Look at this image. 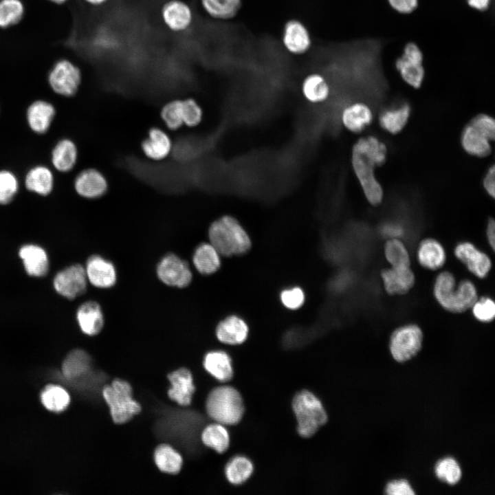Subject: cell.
<instances>
[{
  "label": "cell",
  "mask_w": 495,
  "mask_h": 495,
  "mask_svg": "<svg viewBox=\"0 0 495 495\" xmlns=\"http://www.w3.org/2000/svg\"><path fill=\"white\" fill-rule=\"evenodd\" d=\"M87 280L98 288H109L116 281V271L113 265L100 256L89 257L85 268Z\"/></svg>",
  "instance_id": "19"
},
{
  "label": "cell",
  "mask_w": 495,
  "mask_h": 495,
  "mask_svg": "<svg viewBox=\"0 0 495 495\" xmlns=\"http://www.w3.org/2000/svg\"><path fill=\"white\" fill-rule=\"evenodd\" d=\"M468 3L472 8L484 11L489 7L490 0H468Z\"/></svg>",
  "instance_id": "53"
},
{
  "label": "cell",
  "mask_w": 495,
  "mask_h": 495,
  "mask_svg": "<svg viewBox=\"0 0 495 495\" xmlns=\"http://www.w3.org/2000/svg\"><path fill=\"white\" fill-rule=\"evenodd\" d=\"M417 261L424 268L437 270L441 268L446 261L443 246L437 240L427 238L422 240L417 248Z\"/></svg>",
  "instance_id": "23"
},
{
  "label": "cell",
  "mask_w": 495,
  "mask_h": 495,
  "mask_svg": "<svg viewBox=\"0 0 495 495\" xmlns=\"http://www.w3.org/2000/svg\"><path fill=\"white\" fill-rule=\"evenodd\" d=\"M390 5L399 12L410 13L418 4V0H388Z\"/></svg>",
  "instance_id": "50"
},
{
  "label": "cell",
  "mask_w": 495,
  "mask_h": 495,
  "mask_svg": "<svg viewBox=\"0 0 495 495\" xmlns=\"http://www.w3.org/2000/svg\"><path fill=\"white\" fill-rule=\"evenodd\" d=\"M159 278L166 285L184 287L192 280V273L188 263L175 254L165 256L157 267Z\"/></svg>",
  "instance_id": "11"
},
{
  "label": "cell",
  "mask_w": 495,
  "mask_h": 495,
  "mask_svg": "<svg viewBox=\"0 0 495 495\" xmlns=\"http://www.w3.org/2000/svg\"><path fill=\"white\" fill-rule=\"evenodd\" d=\"M205 370L217 380L225 382L233 376L230 357L224 351H213L207 353L204 358Z\"/></svg>",
  "instance_id": "28"
},
{
  "label": "cell",
  "mask_w": 495,
  "mask_h": 495,
  "mask_svg": "<svg viewBox=\"0 0 495 495\" xmlns=\"http://www.w3.org/2000/svg\"><path fill=\"white\" fill-rule=\"evenodd\" d=\"M388 495H413L415 492L406 479L394 480L389 482L385 489Z\"/></svg>",
  "instance_id": "49"
},
{
  "label": "cell",
  "mask_w": 495,
  "mask_h": 495,
  "mask_svg": "<svg viewBox=\"0 0 495 495\" xmlns=\"http://www.w3.org/2000/svg\"><path fill=\"white\" fill-rule=\"evenodd\" d=\"M102 394L115 424L129 421L142 410L141 405L133 397L131 384L125 380H113L104 386Z\"/></svg>",
  "instance_id": "4"
},
{
  "label": "cell",
  "mask_w": 495,
  "mask_h": 495,
  "mask_svg": "<svg viewBox=\"0 0 495 495\" xmlns=\"http://www.w3.org/2000/svg\"><path fill=\"white\" fill-rule=\"evenodd\" d=\"M26 188L41 195L49 194L53 186V177L50 170L44 166H37L29 171L25 178Z\"/></svg>",
  "instance_id": "36"
},
{
  "label": "cell",
  "mask_w": 495,
  "mask_h": 495,
  "mask_svg": "<svg viewBox=\"0 0 495 495\" xmlns=\"http://www.w3.org/2000/svg\"><path fill=\"white\" fill-rule=\"evenodd\" d=\"M454 253L456 258L478 278H485L492 268L490 257L470 242L459 243L455 247Z\"/></svg>",
  "instance_id": "13"
},
{
  "label": "cell",
  "mask_w": 495,
  "mask_h": 495,
  "mask_svg": "<svg viewBox=\"0 0 495 495\" xmlns=\"http://www.w3.org/2000/svg\"><path fill=\"white\" fill-rule=\"evenodd\" d=\"M204 11L211 17L227 20L234 17L241 6V0H201Z\"/></svg>",
  "instance_id": "35"
},
{
  "label": "cell",
  "mask_w": 495,
  "mask_h": 495,
  "mask_svg": "<svg viewBox=\"0 0 495 495\" xmlns=\"http://www.w3.org/2000/svg\"><path fill=\"white\" fill-rule=\"evenodd\" d=\"M491 140L481 131L468 123L463 129L461 143L463 148L470 155L483 157L491 152Z\"/></svg>",
  "instance_id": "27"
},
{
  "label": "cell",
  "mask_w": 495,
  "mask_h": 495,
  "mask_svg": "<svg viewBox=\"0 0 495 495\" xmlns=\"http://www.w3.org/2000/svg\"><path fill=\"white\" fill-rule=\"evenodd\" d=\"M53 106L45 101L32 103L28 110V120L31 129L36 133H45L54 116Z\"/></svg>",
  "instance_id": "30"
},
{
  "label": "cell",
  "mask_w": 495,
  "mask_h": 495,
  "mask_svg": "<svg viewBox=\"0 0 495 495\" xmlns=\"http://www.w3.org/2000/svg\"><path fill=\"white\" fill-rule=\"evenodd\" d=\"M153 458L157 468L164 473L176 474L182 468V455L168 444L159 445L154 451Z\"/></svg>",
  "instance_id": "29"
},
{
  "label": "cell",
  "mask_w": 495,
  "mask_h": 495,
  "mask_svg": "<svg viewBox=\"0 0 495 495\" xmlns=\"http://www.w3.org/2000/svg\"><path fill=\"white\" fill-rule=\"evenodd\" d=\"M303 98L311 104L320 105L330 98L331 88L326 78L319 73L307 75L301 83Z\"/></svg>",
  "instance_id": "21"
},
{
  "label": "cell",
  "mask_w": 495,
  "mask_h": 495,
  "mask_svg": "<svg viewBox=\"0 0 495 495\" xmlns=\"http://www.w3.org/2000/svg\"><path fill=\"white\" fill-rule=\"evenodd\" d=\"M253 469V465L248 458L238 456L228 463L225 468V474L230 483L240 485L250 477Z\"/></svg>",
  "instance_id": "37"
},
{
  "label": "cell",
  "mask_w": 495,
  "mask_h": 495,
  "mask_svg": "<svg viewBox=\"0 0 495 495\" xmlns=\"http://www.w3.org/2000/svg\"><path fill=\"white\" fill-rule=\"evenodd\" d=\"M50 1L59 4V3H63L65 2L67 0H50Z\"/></svg>",
  "instance_id": "55"
},
{
  "label": "cell",
  "mask_w": 495,
  "mask_h": 495,
  "mask_svg": "<svg viewBox=\"0 0 495 495\" xmlns=\"http://www.w3.org/2000/svg\"><path fill=\"white\" fill-rule=\"evenodd\" d=\"M423 54L414 43L406 44L404 54L397 58L395 66L403 80L414 88H419L423 82L424 69Z\"/></svg>",
  "instance_id": "9"
},
{
  "label": "cell",
  "mask_w": 495,
  "mask_h": 495,
  "mask_svg": "<svg viewBox=\"0 0 495 495\" xmlns=\"http://www.w3.org/2000/svg\"><path fill=\"white\" fill-rule=\"evenodd\" d=\"M208 416L223 425L238 424L244 413L242 397L237 390L229 386L214 388L206 401Z\"/></svg>",
  "instance_id": "3"
},
{
  "label": "cell",
  "mask_w": 495,
  "mask_h": 495,
  "mask_svg": "<svg viewBox=\"0 0 495 495\" xmlns=\"http://www.w3.org/2000/svg\"><path fill=\"white\" fill-rule=\"evenodd\" d=\"M24 7L20 0H0V28H8L22 19Z\"/></svg>",
  "instance_id": "43"
},
{
  "label": "cell",
  "mask_w": 495,
  "mask_h": 495,
  "mask_svg": "<svg viewBox=\"0 0 495 495\" xmlns=\"http://www.w3.org/2000/svg\"><path fill=\"white\" fill-rule=\"evenodd\" d=\"M437 477L450 485L458 483L462 476V471L458 462L452 457L439 460L434 468Z\"/></svg>",
  "instance_id": "42"
},
{
  "label": "cell",
  "mask_w": 495,
  "mask_h": 495,
  "mask_svg": "<svg viewBox=\"0 0 495 495\" xmlns=\"http://www.w3.org/2000/svg\"><path fill=\"white\" fill-rule=\"evenodd\" d=\"M283 43L291 54L300 55L309 50L311 45L309 32L300 21H288L283 29Z\"/></svg>",
  "instance_id": "18"
},
{
  "label": "cell",
  "mask_w": 495,
  "mask_h": 495,
  "mask_svg": "<svg viewBox=\"0 0 495 495\" xmlns=\"http://www.w3.org/2000/svg\"><path fill=\"white\" fill-rule=\"evenodd\" d=\"M292 408L298 422V432L302 437L313 436L327 421L321 402L308 390H302L295 395Z\"/></svg>",
  "instance_id": "5"
},
{
  "label": "cell",
  "mask_w": 495,
  "mask_h": 495,
  "mask_svg": "<svg viewBox=\"0 0 495 495\" xmlns=\"http://www.w3.org/2000/svg\"><path fill=\"white\" fill-rule=\"evenodd\" d=\"M87 3L91 6H101L109 0H84Z\"/></svg>",
  "instance_id": "54"
},
{
  "label": "cell",
  "mask_w": 495,
  "mask_h": 495,
  "mask_svg": "<svg viewBox=\"0 0 495 495\" xmlns=\"http://www.w3.org/2000/svg\"><path fill=\"white\" fill-rule=\"evenodd\" d=\"M352 148L364 155L375 166L382 165L386 159L387 148L386 145L375 136L359 138L353 144Z\"/></svg>",
  "instance_id": "32"
},
{
  "label": "cell",
  "mask_w": 495,
  "mask_h": 495,
  "mask_svg": "<svg viewBox=\"0 0 495 495\" xmlns=\"http://www.w3.org/2000/svg\"><path fill=\"white\" fill-rule=\"evenodd\" d=\"M170 388L167 391L169 399L181 406H188L192 401L195 386L192 374L186 368H179L167 375Z\"/></svg>",
  "instance_id": "12"
},
{
  "label": "cell",
  "mask_w": 495,
  "mask_h": 495,
  "mask_svg": "<svg viewBox=\"0 0 495 495\" xmlns=\"http://www.w3.org/2000/svg\"><path fill=\"white\" fill-rule=\"evenodd\" d=\"M433 293L436 300L446 310L462 313L470 309L478 298L474 284L465 279L456 285L454 276L448 271L437 276Z\"/></svg>",
  "instance_id": "1"
},
{
  "label": "cell",
  "mask_w": 495,
  "mask_h": 495,
  "mask_svg": "<svg viewBox=\"0 0 495 495\" xmlns=\"http://www.w3.org/2000/svg\"><path fill=\"white\" fill-rule=\"evenodd\" d=\"M280 300L285 307L296 309L302 305L305 294L300 287H295L283 290L280 294Z\"/></svg>",
  "instance_id": "47"
},
{
  "label": "cell",
  "mask_w": 495,
  "mask_h": 495,
  "mask_svg": "<svg viewBox=\"0 0 495 495\" xmlns=\"http://www.w3.org/2000/svg\"><path fill=\"white\" fill-rule=\"evenodd\" d=\"M351 162L353 173L367 201L374 206L381 204L383 190L375 175V165L364 155L353 148Z\"/></svg>",
  "instance_id": "7"
},
{
  "label": "cell",
  "mask_w": 495,
  "mask_h": 495,
  "mask_svg": "<svg viewBox=\"0 0 495 495\" xmlns=\"http://www.w3.org/2000/svg\"><path fill=\"white\" fill-rule=\"evenodd\" d=\"M384 250L385 258L391 267L410 266V256L407 247L398 237L387 240Z\"/></svg>",
  "instance_id": "39"
},
{
  "label": "cell",
  "mask_w": 495,
  "mask_h": 495,
  "mask_svg": "<svg viewBox=\"0 0 495 495\" xmlns=\"http://www.w3.org/2000/svg\"><path fill=\"white\" fill-rule=\"evenodd\" d=\"M76 318L81 331L86 335L95 336L104 325V317L100 306L94 301H87L78 309Z\"/></svg>",
  "instance_id": "26"
},
{
  "label": "cell",
  "mask_w": 495,
  "mask_h": 495,
  "mask_svg": "<svg viewBox=\"0 0 495 495\" xmlns=\"http://www.w3.org/2000/svg\"><path fill=\"white\" fill-rule=\"evenodd\" d=\"M18 189L15 176L7 170L0 171V204L9 203Z\"/></svg>",
  "instance_id": "46"
},
{
  "label": "cell",
  "mask_w": 495,
  "mask_h": 495,
  "mask_svg": "<svg viewBox=\"0 0 495 495\" xmlns=\"http://www.w3.org/2000/svg\"><path fill=\"white\" fill-rule=\"evenodd\" d=\"M342 126L348 131L358 133L373 121V113L368 106L363 102L346 104L340 116Z\"/></svg>",
  "instance_id": "20"
},
{
  "label": "cell",
  "mask_w": 495,
  "mask_h": 495,
  "mask_svg": "<svg viewBox=\"0 0 495 495\" xmlns=\"http://www.w3.org/2000/svg\"><path fill=\"white\" fill-rule=\"evenodd\" d=\"M380 277L384 289L389 295L406 294L415 283V276L410 266H390L381 272Z\"/></svg>",
  "instance_id": "16"
},
{
  "label": "cell",
  "mask_w": 495,
  "mask_h": 495,
  "mask_svg": "<svg viewBox=\"0 0 495 495\" xmlns=\"http://www.w3.org/2000/svg\"><path fill=\"white\" fill-rule=\"evenodd\" d=\"M470 122L485 133L491 141L494 140L495 124L492 117L483 113L479 114L473 118Z\"/></svg>",
  "instance_id": "48"
},
{
  "label": "cell",
  "mask_w": 495,
  "mask_h": 495,
  "mask_svg": "<svg viewBox=\"0 0 495 495\" xmlns=\"http://www.w3.org/2000/svg\"><path fill=\"white\" fill-rule=\"evenodd\" d=\"M41 399L44 406L54 412L65 410L70 402L68 393L63 388L55 385L47 386L41 393Z\"/></svg>",
  "instance_id": "40"
},
{
  "label": "cell",
  "mask_w": 495,
  "mask_h": 495,
  "mask_svg": "<svg viewBox=\"0 0 495 495\" xmlns=\"http://www.w3.org/2000/svg\"><path fill=\"white\" fill-rule=\"evenodd\" d=\"M161 17L171 31L181 32L192 24L193 14L190 7L181 0H169L162 7Z\"/></svg>",
  "instance_id": "14"
},
{
  "label": "cell",
  "mask_w": 495,
  "mask_h": 495,
  "mask_svg": "<svg viewBox=\"0 0 495 495\" xmlns=\"http://www.w3.org/2000/svg\"><path fill=\"white\" fill-rule=\"evenodd\" d=\"M160 118L165 126L171 131H176L184 126L182 99H174L163 105Z\"/></svg>",
  "instance_id": "41"
},
{
  "label": "cell",
  "mask_w": 495,
  "mask_h": 495,
  "mask_svg": "<svg viewBox=\"0 0 495 495\" xmlns=\"http://www.w3.org/2000/svg\"><path fill=\"white\" fill-rule=\"evenodd\" d=\"M19 255L29 275L40 277L47 274L49 269L48 257L41 247L34 244L25 245L20 248Z\"/></svg>",
  "instance_id": "24"
},
{
  "label": "cell",
  "mask_w": 495,
  "mask_h": 495,
  "mask_svg": "<svg viewBox=\"0 0 495 495\" xmlns=\"http://www.w3.org/2000/svg\"><path fill=\"white\" fill-rule=\"evenodd\" d=\"M81 72L71 61L63 59L58 61L49 75V82L58 94L71 96L75 94L81 82Z\"/></svg>",
  "instance_id": "8"
},
{
  "label": "cell",
  "mask_w": 495,
  "mask_h": 495,
  "mask_svg": "<svg viewBox=\"0 0 495 495\" xmlns=\"http://www.w3.org/2000/svg\"><path fill=\"white\" fill-rule=\"evenodd\" d=\"M208 236L210 244L220 255L231 256L247 252L251 240L239 221L230 214H224L210 226Z\"/></svg>",
  "instance_id": "2"
},
{
  "label": "cell",
  "mask_w": 495,
  "mask_h": 495,
  "mask_svg": "<svg viewBox=\"0 0 495 495\" xmlns=\"http://www.w3.org/2000/svg\"><path fill=\"white\" fill-rule=\"evenodd\" d=\"M90 367V358L84 351L76 349L70 352L63 362L62 370L67 378H75L86 373Z\"/></svg>",
  "instance_id": "38"
},
{
  "label": "cell",
  "mask_w": 495,
  "mask_h": 495,
  "mask_svg": "<svg viewBox=\"0 0 495 495\" xmlns=\"http://www.w3.org/2000/svg\"><path fill=\"white\" fill-rule=\"evenodd\" d=\"M184 125L188 127L197 126L204 118V110L199 102L192 98L182 99Z\"/></svg>",
  "instance_id": "44"
},
{
  "label": "cell",
  "mask_w": 495,
  "mask_h": 495,
  "mask_svg": "<svg viewBox=\"0 0 495 495\" xmlns=\"http://www.w3.org/2000/svg\"><path fill=\"white\" fill-rule=\"evenodd\" d=\"M410 111V106L406 101L391 104L380 112V125L384 131L391 134H396L406 126Z\"/></svg>",
  "instance_id": "22"
},
{
  "label": "cell",
  "mask_w": 495,
  "mask_h": 495,
  "mask_svg": "<svg viewBox=\"0 0 495 495\" xmlns=\"http://www.w3.org/2000/svg\"><path fill=\"white\" fill-rule=\"evenodd\" d=\"M201 441L217 452H225L230 445V436L224 425L216 423L206 426L201 433Z\"/></svg>",
  "instance_id": "33"
},
{
  "label": "cell",
  "mask_w": 495,
  "mask_h": 495,
  "mask_svg": "<svg viewBox=\"0 0 495 495\" xmlns=\"http://www.w3.org/2000/svg\"><path fill=\"white\" fill-rule=\"evenodd\" d=\"M423 338L421 329L415 324L397 328L390 338L389 349L392 357L399 362L410 360L421 350Z\"/></svg>",
  "instance_id": "6"
},
{
  "label": "cell",
  "mask_w": 495,
  "mask_h": 495,
  "mask_svg": "<svg viewBox=\"0 0 495 495\" xmlns=\"http://www.w3.org/2000/svg\"><path fill=\"white\" fill-rule=\"evenodd\" d=\"M87 280L85 267L75 264L60 271L54 277L53 283L55 290L60 295L74 299L85 292Z\"/></svg>",
  "instance_id": "10"
},
{
  "label": "cell",
  "mask_w": 495,
  "mask_h": 495,
  "mask_svg": "<svg viewBox=\"0 0 495 495\" xmlns=\"http://www.w3.org/2000/svg\"><path fill=\"white\" fill-rule=\"evenodd\" d=\"M486 237L487 242L493 251L495 248V222L493 218L487 221L486 228Z\"/></svg>",
  "instance_id": "52"
},
{
  "label": "cell",
  "mask_w": 495,
  "mask_h": 495,
  "mask_svg": "<svg viewBox=\"0 0 495 495\" xmlns=\"http://www.w3.org/2000/svg\"><path fill=\"white\" fill-rule=\"evenodd\" d=\"M220 254L210 243H201L195 250L192 261L195 268L201 274H211L217 271L221 265Z\"/></svg>",
  "instance_id": "31"
},
{
  "label": "cell",
  "mask_w": 495,
  "mask_h": 495,
  "mask_svg": "<svg viewBox=\"0 0 495 495\" xmlns=\"http://www.w3.org/2000/svg\"><path fill=\"white\" fill-rule=\"evenodd\" d=\"M143 154L149 160L161 161L167 158L173 150V142L167 132L158 126H153L141 143Z\"/></svg>",
  "instance_id": "15"
},
{
  "label": "cell",
  "mask_w": 495,
  "mask_h": 495,
  "mask_svg": "<svg viewBox=\"0 0 495 495\" xmlns=\"http://www.w3.org/2000/svg\"><path fill=\"white\" fill-rule=\"evenodd\" d=\"M248 327L245 321L236 316H230L221 321L216 329L217 339L227 344H239L248 337Z\"/></svg>",
  "instance_id": "25"
},
{
  "label": "cell",
  "mask_w": 495,
  "mask_h": 495,
  "mask_svg": "<svg viewBox=\"0 0 495 495\" xmlns=\"http://www.w3.org/2000/svg\"><path fill=\"white\" fill-rule=\"evenodd\" d=\"M494 165H492L487 170L483 178V184L485 191L492 198L494 197Z\"/></svg>",
  "instance_id": "51"
},
{
  "label": "cell",
  "mask_w": 495,
  "mask_h": 495,
  "mask_svg": "<svg viewBox=\"0 0 495 495\" xmlns=\"http://www.w3.org/2000/svg\"><path fill=\"white\" fill-rule=\"evenodd\" d=\"M470 309L474 317L480 322H490L495 317V302L490 297L478 298Z\"/></svg>",
  "instance_id": "45"
},
{
  "label": "cell",
  "mask_w": 495,
  "mask_h": 495,
  "mask_svg": "<svg viewBox=\"0 0 495 495\" xmlns=\"http://www.w3.org/2000/svg\"><path fill=\"white\" fill-rule=\"evenodd\" d=\"M77 148L73 142L63 140L52 151V162L56 169L66 172L71 170L77 160Z\"/></svg>",
  "instance_id": "34"
},
{
  "label": "cell",
  "mask_w": 495,
  "mask_h": 495,
  "mask_svg": "<svg viewBox=\"0 0 495 495\" xmlns=\"http://www.w3.org/2000/svg\"><path fill=\"white\" fill-rule=\"evenodd\" d=\"M74 187L77 193L87 199H97L107 192L109 183L105 175L95 168H88L76 177Z\"/></svg>",
  "instance_id": "17"
}]
</instances>
